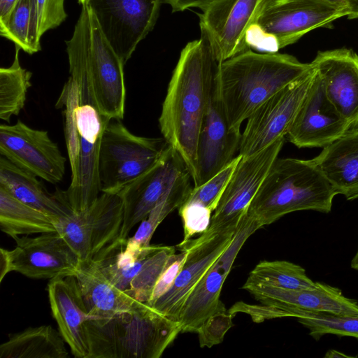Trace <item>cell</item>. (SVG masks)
Wrapping results in <instances>:
<instances>
[{"mask_svg": "<svg viewBox=\"0 0 358 358\" xmlns=\"http://www.w3.org/2000/svg\"><path fill=\"white\" fill-rule=\"evenodd\" d=\"M49 302L59 331L77 358H88L86 322L99 317L89 313L75 275L51 279L48 285Z\"/></svg>", "mask_w": 358, "mask_h": 358, "instance_id": "cell-23", "label": "cell"}, {"mask_svg": "<svg viewBox=\"0 0 358 358\" xmlns=\"http://www.w3.org/2000/svg\"><path fill=\"white\" fill-rule=\"evenodd\" d=\"M64 341L50 325L28 327L9 335L0 345V358H66Z\"/></svg>", "mask_w": 358, "mask_h": 358, "instance_id": "cell-27", "label": "cell"}, {"mask_svg": "<svg viewBox=\"0 0 358 358\" xmlns=\"http://www.w3.org/2000/svg\"><path fill=\"white\" fill-rule=\"evenodd\" d=\"M37 30L40 38L47 31L59 26L66 18L64 0H36Z\"/></svg>", "mask_w": 358, "mask_h": 358, "instance_id": "cell-38", "label": "cell"}, {"mask_svg": "<svg viewBox=\"0 0 358 358\" xmlns=\"http://www.w3.org/2000/svg\"><path fill=\"white\" fill-rule=\"evenodd\" d=\"M89 17L80 14L73 36L66 41L70 76L55 107L62 110L71 180L62 199L73 212L92 205L100 192L98 160L103 131L110 120L99 108L87 63Z\"/></svg>", "mask_w": 358, "mask_h": 358, "instance_id": "cell-1", "label": "cell"}, {"mask_svg": "<svg viewBox=\"0 0 358 358\" xmlns=\"http://www.w3.org/2000/svg\"><path fill=\"white\" fill-rule=\"evenodd\" d=\"M285 141L281 138L254 155L241 157L212 215L208 230L221 232L238 227Z\"/></svg>", "mask_w": 358, "mask_h": 358, "instance_id": "cell-14", "label": "cell"}, {"mask_svg": "<svg viewBox=\"0 0 358 358\" xmlns=\"http://www.w3.org/2000/svg\"><path fill=\"white\" fill-rule=\"evenodd\" d=\"M350 1V14L348 19L358 18V0H349Z\"/></svg>", "mask_w": 358, "mask_h": 358, "instance_id": "cell-42", "label": "cell"}, {"mask_svg": "<svg viewBox=\"0 0 358 358\" xmlns=\"http://www.w3.org/2000/svg\"><path fill=\"white\" fill-rule=\"evenodd\" d=\"M0 155L51 184L61 182L66 157L48 131L29 127L20 120L0 126Z\"/></svg>", "mask_w": 358, "mask_h": 358, "instance_id": "cell-15", "label": "cell"}, {"mask_svg": "<svg viewBox=\"0 0 358 358\" xmlns=\"http://www.w3.org/2000/svg\"><path fill=\"white\" fill-rule=\"evenodd\" d=\"M241 134L229 127L215 80L198 141L193 187L205 183L232 162L239 150Z\"/></svg>", "mask_w": 358, "mask_h": 358, "instance_id": "cell-20", "label": "cell"}, {"mask_svg": "<svg viewBox=\"0 0 358 358\" xmlns=\"http://www.w3.org/2000/svg\"><path fill=\"white\" fill-rule=\"evenodd\" d=\"M20 50L15 45L12 64L0 69V118L7 122L24 108L28 89L31 86L32 73L20 66Z\"/></svg>", "mask_w": 358, "mask_h": 358, "instance_id": "cell-32", "label": "cell"}, {"mask_svg": "<svg viewBox=\"0 0 358 358\" xmlns=\"http://www.w3.org/2000/svg\"><path fill=\"white\" fill-rule=\"evenodd\" d=\"M180 253H174L170 257L164 271L158 278L150 298L146 303L150 306L166 294L173 286L187 257L185 250H180Z\"/></svg>", "mask_w": 358, "mask_h": 358, "instance_id": "cell-39", "label": "cell"}, {"mask_svg": "<svg viewBox=\"0 0 358 358\" xmlns=\"http://www.w3.org/2000/svg\"><path fill=\"white\" fill-rule=\"evenodd\" d=\"M217 64L203 36L187 43L173 71L159 117L163 138L180 155L192 180Z\"/></svg>", "mask_w": 358, "mask_h": 358, "instance_id": "cell-2", "label": "cell"}, {"mask_svg": "<svg viewBox=\"0 0 358 358\" xmlns=\"http://www.w3.org/2000/svg\"><path fill=\"white\" fill-rule=\"evenodd\" d=\"M245 282L295 290L316 287V282L308 276L303 267L285 260L259 262L249 273Z\"/></svg>", "mask_w": 358, "mask_h": 358, "instance_id": "cell-31", "label": "cell"}, {"mask_svg": "<svg viewBox=\"0 0 358 358\" xmlns=\"http://www.w3.org/2000/svg\"><path fill=\"white\" fill-rule=\"evenodd\" d=\"M88 358H159L181 325L146 303L129 311L86 322Z\"/></svg>", "mask_w": 358, "mask_h": 358, "instance_id": "cell-4", "label": "cell"}, {"mask_svg": "<svg viewBox=\"0 0 358 358\" xmlns=\"http://www.w3.org/2000/svg\"><path fill=\"white\" fill-rule=\"evenodd\" d=\"M0 228L12 238L57 231L49 215L20 201L1 187Z\"/></svg>", "mask_w": 358, "mask_h": 358, "instance_id": "cell-28", "label": "cell"}, {"mask_svg": "<svg viewBox=\"0 0 358 358\" xmlns=\"http://www.w3.org/2000/svg\"><path fill=\"white\" fill-rule=\"evenodd\" d=\"M348 131L357 132L358 133V122L351 126Z\"/></svg>", "mask_w": 358, "mask_h": 358, "instance_id": "cell-46", "label": "cell"}, {"mask_svg": "<svg viewBox=\"0 0 358 358\" xmlns=\"http://www.w3.org/2000/svg\"><path fill=\"white\" fill-rule=\"evenodd\" d=\"M237 228L221 232L207 229L198 238L190 239L184 245H178L176 248L179 250H186V260L171 288L151 307L178 321L188 296L209 267L228 247Z\"/></svg>", "mask_w": 358, "mask_h": 358, "instance_id": "cell-18", "label": "cell"}, {"mask_svg": "<svg viewBox=\"0 0 358 358\" xmlns=\"http://www.w3.org/2000/svg\"><path fill=\"white\" fill-rule=\"evenodd\" d=\"M0 187L20 201L45 213L55 222L73 211L50 194L37 177L0 157Z\"/></svg>", "mask_w": 358, "mask_h": 358, "instance_id": "cell-26", "label": "cell"}, {"mask_svg": "<svg viewBox=\"0 0 358 358\" xmlns=\"http://www.w3.org/2000/svg\"><path fill=\"white\" fill-rule=\"evenodd\" d=\"M328 2L334 3L341 7L347 8L350 10V1L349 0H324Z\"/></svg>", "mask_w": 358, "mask_h": 358, "instance_id": "cell-43", "label": "cell"}, {"mask_svg": "<svg viewBox=\"0 0 358 358\" xmlns=\"http://www.w3.org/2000/svg\"><path fill=\"white\" fill-rule=\"evenodd\" d=\"M350 127V124L328 99L315 71L286 135L287 140L299 148H323L345 135Z\"/></svg>", "mask_w": 358, "mask_h": 358, "instance_id": "cell-19", "label": "cell"}, {"mask_svg": "<svg viewBox=\"0 0 358 358\" xmlns=\"http://www.w3.org/2000/svg\"><path fill=\"white\" fill-rule=\"evenodd\" d=\"M273 0H219L199 16L201 36L218 63L249 50L247 36Z\"/></svg>", "mask_w": 358, "mask_h": 358, "instance_id": "cell-12", "label": "cell"}, {"mask_svg": "<svg viewBox=\"0 0 358 358\" xmlns=\"http://www.w3.org/2000/svg\"><path fill=\"white\" fill-rule=\"evenodd\" d=\"M336 195L313 159L278 157L252 199L248 214L264 227L295 211L329 213Z\"/></svg>", "mask_w": 358, "mask_h": 358, "instance_id": "cell-5", "label": "cell"}, {"mask_svg": "<svg viewBox=\"0 0 358 358\" xmlns=\"http://www.w3.org/2000/svg\"><path fill=\"white\" fill-rule=\"evenodd\" d=\"M313 159L337 194L358 199L357 132L348 131Z\"/></svg>", "mask_w": 358, "mask_h": 358, "instance_id": "cell-24", "label": "cell"}, {"mask_svg": "<svg viewBox=\"0 0 358 358\" xmlns=\"http://www.w3.org/2000/svg\"><path fill=\"white\" fill-rule=\"evenodd\" d=\"M190 178L189 173L185 171L176 180L141 222L135 234L127 239V250H138L150 245V240L157 227L169 214L182 204L193 187L191 185Z\"/></svg>", "mask_w": 358, "mask_h": 358, "instance_id": "cell-29", "label": "cell"}, {"mask_svg": "<svg viewBox=\"0 0 358 358\" xmlns=\"http://www.w3.org/2000/svg\"><path fill=\"white\" fill-rule=\"evenodd\" d=\"M233 315L225 309L210 315L199 329L201 348H212L223 341L226 333L233 327Z\"/></svg>", "mask_w": 358, "mask_h": 358, "instance_id": "cell-37", "label": "cell"}, {"mask_svg": "<svg viewBox=\"0 0 358 358\" xmlns=\"http://www.w3.org/2000/svg\"><path fill=\"white\" fill-rule=\"evenodd\" d=\"M350 10L324 0H273L264 8L248 32L249 49L278 52L308 32L330 27Z\"/></svg>", "mask_w": 358, "mask_h": 358, "instance_id": "cell-6", "label": "cell"}, {"mask_svg": "<svg viewBox=\"0 0 358 358\" xmlns=\"http://www.w3.org/2000/svg\"><path fill=\"white\" fill-rule=\"evenodd\" d=\"M18 0H0V23L5 21Z\"/></svg>", "mask_w": 358, "mask_h": 358, "instance_id": "cell-41", "label": "cell"}, {"mask_svg": "<svg viewBox=\"0 0 358 358\" xmlns=\"http://www.w3.org/2000/svg\"><path fill=\"white\" fill-rule=\"evenodd\" d=\"M87 63L99 110L110 119L122 120L126 99L124 64L103 35L91 8Z\"/></svg>", "mask_w": 358, "mask_h": 358, "instance_id": "cell-16", "label": "cell"}, {"mask_svg": "<svg viewBox=\"0 0 358 358\" xmlns=\"http://www.w3.org/2000/svg\"><path fill=\"white\" fill-rule=\"evenodd\" d=\"M350 266L354 270L358 271V248L356 251V253L355 254L354 257L351 260Z\"/></svg>", "mask_w": 358, "mask_h": 358, "instance_id": "cell-45", "label": "cell"}, {"mask_svg": "<svg viewBox=\"0 0 358 358\" xmlns=\"http://www.w3.org/2000/svg\"><path fill=\"white\" fill-rule=\"evenodd\" d=\"M310 67L292 55L252 49L218 63L215 80L230 128L241 131L263 102Z\"/></svg>", "mask_w": 358, "mask_h": 358, "instance_id": "cell-3", "label": "cell"}, {"mask_svg": "<svg viewBox=\"0 0 358 358\" xmlns=\"http://www.w3.org/2000/svg\"><path fill=\"white\" fill-rule=\"evenodd\" d=\"M241 157V155H238L209 180L199 186L193 187L185 201L198 202L214 212Z\"/></svg>", "mask_w": 358, "mask_h": 358, "instance_id": "cell-35", "label": "cell"}, {"mask_svg": "<svg viewBox=\"0 0 358 358\" xmlns=\"http://www.w3.org/2000/svg\"><path fill=\"white\" fill-rule=\"evenodd\" d=\"M162 0H87L108 41L123 64L153 29Z\"/></svg>", "mask_w": 358, "mask_h": 358, "instance_id": "cell-11", "label": "cell"}, {"mask_svg": "<svg viewBox=\"0 0 358 358\" xmlns=\"http://www.w3.org/2000/svg\"><path fill=\"white\" fill-rule=\"evenodd\" d=\"M13 238L16 243L13 250H0L1 282L11 271L33 279L75 275L80 259L57 231Z\"/></svg>", "mask_w": 358, "mask_h": 358, "instance_id": "cell-9", "label": "cell"}, {"mask_svg": "<svg viewBox=\"0 0 358 358\" xmlns=\"http://www.w3.org/2000/svg\"><path fill=\"white\" fill-rule=\"evenodd\" d=\"M169 145L162 138L134 135L121 122L111 118L101 141L98 173L101 193H119L162 157Z\"/></svg>", "mask_w": 358, "mask_h": 358, "instance_id": "cell-7", "label": "cell"}, {"mask_svg": "<svg viewBox=\"0 0 358 358\" xmlns=\"http://www.w3.org/2000/svg\"><path fill=\"white\" fill-rule=\"evenodd\" d=\"M87 0H78V3L81 5L84 4Z\"/></svg>", "mask_w": 358, "mask_h": 358, "instance_id": "cell-47", "label": "cell"}, {"mask_svg": "<svg viewBox=\"0 0 358 358\" xmlns=\"http://www.w3.org/2000/svg\"><path fill=\"white\" fill-rule=\"evenodd\" d=\"M185 171L180 155L169 144L152 166L117 193L123 206V222L117 241H125L129 238L132 228L148 216Z\"/></svg>", "mask_w": 358, "mask_h": 358, "instance_id": "cell-17", "label": "cell"}, {"mask_svg": "<svg viewBox=\"0 0 358 358\" xmlns=\"http://www.w3.org/2000/svg\"><path fill=\"white\" fill-rule=\"evenodd\" d=\"M243 289L265 306L340 316L358 315L357 301L345 296L339 288L320 282H316L314 288L298 290L246 282Z\"/></svg>", "mask_w": 358, "mask_h": 358, "instance_id": "cell-22", "label": "cell"}, {"mask_svg": "<svg viewBox=\"0 0 358 358\" xmlns=\"http://www.w3.org/2000/svg\"><path fill=\"white\" fill-rule=\"evenodd\" d=\"M0 34L28 54L40 51L36 0H18L5 21L0 23Z\"/></svg>", "mask_w": 358, "mask_h": 358, "instance_id": "cell-30", "label": "cell"}, {"mask_svg": "<svg viewBox=\"0 0 358 358\" xmlns=\"http://www.w3.org/2000/svg\"><path fill=\"white\" fill-rule=\"evenodd\" d=\"M163 3L169 4L173 12L184 11L191 8H200L202 11L219 0H162Z\"/></svg>", "mask_w": 358, "mask_h": 358, "instance_id": "cell-40", "label": "cell"}, {"mask_svg": "<svg viewBox=\"0 0 358 358\" xmlns=\"http://www.w3.org/2000/svg\"><path fill=\"white\" fill-rule=\"evenodd\" d=\"M261 227L259 222L248 213L242 218L231 242L206 271L186 300L178 320L181 332L197 333L210 315L225 309L220 299L224 282L248 238Z\"/></svg>", "mask_w": 358, "mask_h": 358, "instance_id": "cell-13", "label": "cell"}, {"mask_svg": "<svg viewBox=\"0 0 358 358\" xmlns=\"http://www.w3.org/2000/svg\"><path fill=\"white\" fill-rule=\"evenodd\" d=\"M75 277L87 311L99 318L129 311L138 301L116 287L93 260L80 262Z\"/></svg>", "mask_w": 358, "mask_h": 358, "instance_id": "cell-25", "label": "cell"}, {"mask_svg": "<svg viewBox=\"0 0 358 358\" xmlns=\"http://www.w3.org/2000/svg\"><path fill=\"white\" fill-rule=\"evenodd\" d=\"M325 357H350L345 354L341 353L340 352L330 350H329L324 356Z\"/></svg>", "mask_w": 358, "mask_h": 358, "instance_id": "cell-44", "label": "cell"}, {"mask_svg": "<svg viewBox=\"0 0 358 358\" xmlns=\"http://www.w3.org/2000/svg\"><path fill=\"white\" fill-rule=\"evenodd\" d=\"M175 252L174 246L157 245L149 255L142 271L132 282L129 294L136 300L147 303L158 278Z\"/></svg>", "mask_w": 358, "mask_h": 358, "instance_id": "cell-34", "label": "cell"}, {"mask_svg": "<svg viewBox=\"0 0 358 358\" xmlns=\"http://www.w3.org/2000/svg\"><path fill=\"white\" fill-rule=\"evenodd\" d=\"M182 221L184 236L178 245H184L194 235L201 234L210 227L213 211L195 201H184L178 208Z\"/></svg>", "mask_w": 358, "mask_h": 358, "instance_id": "cell-36", "label": "cell"}, {"mask_svg": "<svg viewBox=\"0 0 358 358\" xmlns=\"http://www.w3.org/2000/svg\"><path fill=\"white\" fill-rule=\"evenodd\" d=\"M315 73L311 65L300 78L275 93L250 115L241 134L238 155H254L286 137Z\"/></svg>", "mask_w": 358, "mask_h": 358, "instance_id": "cell-10", "label": "cell"}, {"mask_svg": "<svg viewBox=\"0 0 358 358\" xmlns=\"http://www.w3.org/2000/svg\"><path fill=\"white\" fill-rule=\"evenodd\" d=\"M280 309L282 310L285 317L296 318L308 329V334L316 341L327 334L350 336L358 340V315L340 316L294 308Z\"/></svg>", "mask_w": 358, "mask_h": 358, "instance_id": "cell-33", "label": "cell"}, {"mask_svg": "<svg viewBox=\"0 0 358 358\" xmlns=\"http://www.w3.org/2000/svg\"><path fill=\"white\" fill-rule=\"evenodd\" d=\"M122 222L119 194L101 193L86 209L59 219L55 227L80 261L88 262L117 240Z\"/></svg>", "mask_w": 358, "mask_h": 358, "instance_id": "cell-8", "label": "cell"}, {"mask_svg": "<svg viewBox=\"0 0 358 358\" xmlns=\"http://www.w3.org/2000/svg\"><path fill=\"white\" fill-rule=\"evenodd\" d=\"M310 64L338 112L351 126L358 122V55L347 48L320 51Z\"/></svg>", "mask_w": 358, "mask_h": 358, "instance_id": "cell-21", "label": "cell"}]
</instances>
